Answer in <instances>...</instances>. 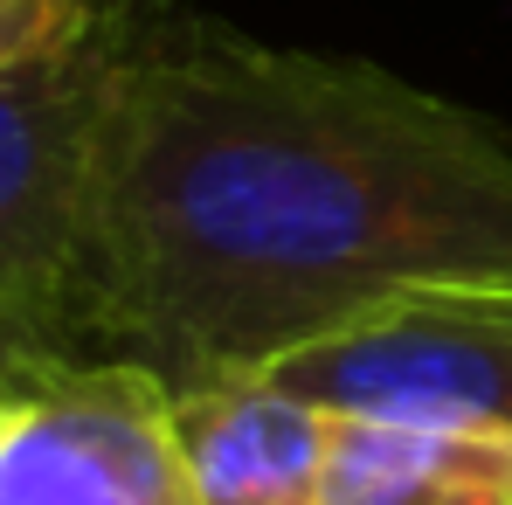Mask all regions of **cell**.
Wrapping results in <instances>:
<instances>
[{"label":"cell","instance_id":"1","mask_svg":"<svg viewBox=\"0 0 512 505\" xmlns=\"http://www.w3.org/2000/svg\"><path fill=\"white\" fill-rule=\"evenodd\" d=\"M90 180V360L167 395L416 291H512V139L367 56L125 0Z\"/></svg>","mask_w":512,"mask_h":505},{"label":"cell","instance_id":"2","mask_svg":"<svg viewBox=\"0 0 512 505\" xmlns=\"http://www.w3.org/2000/svg\"><path fill=\"white\" fill-rule=\"evenodd\" d=\"M111 90V21L0 63V333L42 367H90V180Z\"/></svg>","mask_w":512,"mask_h":505},{"label":"cell","instance_id":"3","mask_svg":"<svg viewBox=\"0 0 512 505\" xmlns=\"http://www.w3.org/2000/svg\"><path fill=\"white\" fill-rule=\"evenodd\" d=\"M263 374L333 416L512 429V291H416Z\"/></svg>","mask_w":512,"mask_h":505},{"label":"cell","instance_id":"4","mask_svg":"<svg viewBox=\"0 0 512 505\" xmlns=\"http://www.w3.org/2000/svg\"><path fill=\"white\" fill-rule=\"evenodd\" d=\"M0 505H201L173 395L125 360L0 395Z\"/></svg>","mask_w":512,"mask_h":505},{"label":"cell","instance_id":"5","mask_svg":"<svg viewBox=\"0 0 512 505\" xmlns=\"http://www.w3.org/2000/svg\"><path fill=\"white\" fill-rule=\"evenodd\" d=\"M180 450L201 505H319L333 409L284 388L277 374H236L194 395H173Z\"/></svg>","mask_w":512,"mask_h":505},{"label":"cell","instance_id":"6","mask_svg":"<svg viewBox=\"0 0 512 505\" xmlns=\"http://www.w3.org/2000/svg\"><path fill=\"white\" fill-rule=\"evenodd\" d=\"M319 505H512V429L340 416Z\"/></svg>","mask_w":512,"mask_h":505},{"label":"cell","instance_id":"7","mask_svg":"<svg viewBox=\"0 0 512 505\" xmlns=\"http://www.w3.org/2000/svg\"><path fill=\"white\" fill-rule=\"evenodd\" d=\"M97 0H0V63L56 56L97 28Z\"/></svg>","mask_w":512,"mask_h":505},{"label":"cell","instance_id":"8","mask_svg":"<svg viewBox=\"0 0 512 505\" xmlns=\"http://www.w3.org/2000/svg\"><path fill=\"white\" fill-rule=\"evenodd\" d=\"M42 374H49V367H42L35 353H21L14 339L0 333V395H14V388H28V381H42Z\"/></svg>","mask_w":512,"mask_h":505},{"label":"cell","instance_id":"9","mask_svg":"<svg viewBox=\"0 0 512 505\" xmlns=\"http://www.w3.org/2000/svg\"><path fill=\"white\" fill-rule=\"evenodd\" d=\"M97 7H125V0H97Z\"/></svg>","mask_w":512,"mask_h":505}]
</instances>
